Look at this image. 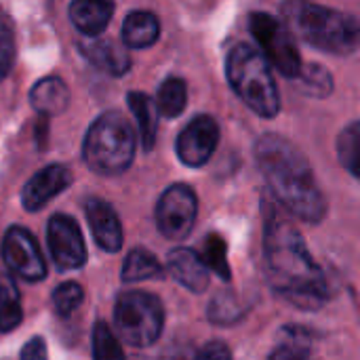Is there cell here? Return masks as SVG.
<instances>
[{"label": "cell", "instance_id": "cell-1", "mask_svg": "<svg viewBox=\"0 0 360 360\" xmlns=\"http://www.w3.org/2000/svg\"><path fill=\"white\" fill-rule=\"evenodd\" d=\"M264 251L270 285L281 300L300 310L323 308L329 300V283L300 230L274 205H266Z\"/></svg>", "mask_w": 360, "mask_h": 360}, {"label": "cell", "instance_id": "cell-2", "mask_svg": "<svg viewBox=\"0 0 360 360\" xmlns=\"http://www.w3.org/2000/svg\"><path fill=\"white\" fill-rule=\"evenodd\" d=\"M257 167L278 205L306 224H321L327 215V198L304 152L283 135L268 133L255 143Z\"/></svg>", "mask_w": 360, "mask_h": 360}, {"label": "cell", "instance_id": "cell-3", "mask_svg": "<svg viewBox=\"0 0 360 360\" xmlns=\"http://www.w3.org/2000/svg\"><path fill=\"white\" fill-rule=\"evenodd\" d=\"M281 11L289 32L319 51L352 55L360 46V21L350 13L300 0L283 4Z\"/></svg>", "mask_w": 360, "mask_h": 360}, {"label": "cell", "instance_id": "cell-4", "mask_svg": "<svg viewBox=\"0 0 360 360\" xmlns=\"http://www.w3.org/2000/svg\"><path fill=\"white\" fill-rule=\"evenodd\" d=\"M226 76L240 101L262 118L281 112V93L268 59L251 44H236L226 61Z\"/></svg>", "mask_w": 360, "mask_h": 360}, {"label": "cell", "instance_id": "cell-5", "mask_svg": "<svg viewBox=\"0 0 360 360\" xmlns=\"http://www.w3.org/2000/svg\"><path fill=\"white\" fill-rule=\"evenodd\" d=\"M86 167L105 177L124 173L135 158V131L120 112H103L89 127L82 143Z\"/></svg>", "mask_w": 360, "mask_h": 360}, {"label": "cell", "instance_id": "cell-6", "mask_svg": "<svg viewBox=\"0 0 360 360\" xmlns=\"http://www.w3.org/2000/svg\"><path fill=\"white\" fill-rule=\"evenodd\" d=\"M114 323L118 335L135 346H152L165 329V308L162 302L146 291H124L116 297Z\"/></svg>", "mask_w": 360, "mask_h": 360}, {"label": "cell", "instance_id": "cell-7", "mask_svg": "<svg viewBox=\"0 0 360 360\" xmlns=\"http://www.w3.org/2000/svg\"><path fill=\"white\" fill-rule=\"evenodd\" d=\"M249 30L262 46V55L268 59V63L272 61L285 78L302 76V55L293 42V34L283 21L268 13H253L249 19Z\"/></svg>", "mask_w": 360, "mask_h": 360}, {"label": "cell", "instance_id": "cell-8", "mask_svg": "<svg viewBox=\"0 0 360 360\" xmlns=\"http://www.w3.org/2000/svg\"><path fill=\"white\" fill-rule=\"evenodd\" d=\"M198 215V198L196 192L186 184H175L160 196L156 205V226L160 234L169 240L186 238Z\"/></svg>", "mask_w": 360, "mask_h": 360}, {"label": "cell", "instance_id": "cell-9", "mask_svg": "<svg viewBox=\"0 0 360 360\" xmlns=\"http://www.w3.org/2000/svg\"><path fill=\"white\" fill-rule=\"evenodd\" d=\"M2 259L6 268L27 283H40L46 278V262L30 230L13 226L2 238Z\"/></svg>", "mask_w": 360, "mask_h": 360}, {"label": "cell", "instance_id": "cell-10", "mask_svg": "<svg viewBox=\"0 0 360 360\" xmlns=\"http://www.w3.org/2000/svg\"><path fill=\"white\" fill-rule=\"evenodd\" d=\"M46 240H49L53 264L59 272H70L84 266L86 245L76 219L63 213L53 215L46 226Z\"/></svg>", "mask_w": 360, "mask_h": 360}, {"label": "cell", "instance_id": "cell-11", "mask_svg": "<svg viewBox=\"0 0 360 360\" xmlns=\"http://www.w3.org/2000/svg\"><path fill=\"white\" fill-rule=\"evenodd\" d=\"M219 143V124L213 116L200 114L192 118L179 133L175 150L184 165L198 169L207 165Z\"/></svg>", "mask_w": 360, "mask_h": 360}, {"label": "cell", "instance_id": "cell-12", "mask_svg": "<svg viewBox=\"0 0 360 360\" xmlns=\"http://www.w3.org/2000/svg\"><path fill=\"white\" fill-rule=\"evenodd\" d=\"M74 177L72 171L65 165H49L40 169L34 177L27 179V184L21 190V205L25 211H38L42 209L51 198L61 194L72 186Z\"/></svg>", "mask_w": 360, "mask_h": 360}, {"label": "cell", "instance_id": "cell-13", "mask_svg": "<svg viewBox=\"0 0 360 360\" xmlns=\"http://www.w3.org/2000/svg\"><path fill=\"white\" fill-rule=\"evenodd\" d=\"M84 213L99 249L105 253H118L122 249V226L114 207L101 198H89L84 202Z\"/></svg>", "mask_w": 360, "mask_h": 360}, {"label": "cell", "instance_id": "cell-14", "mask_svg": "<svg viewBox=\"0 0 360 360\" xmlns=\"http://www.w3.org/2000/svg\"><path fill=\"white\" fill-rule=\"evenodd\" d=\"M171 276L192 293H202L209 287V268L202 257L192 249H173L167 259Z\"/></svg>", "mask_w": 360, "mask_h": 360}, {"label": "cell", "instance_id": "cell-15", "mask_svg": "<svg viewBox=\"0 0 360 360\" xmlns=\"http://www.w3.org/2000/svg\"><path fill=\"white\" fill-rule=\"evenodd\" d=\"M82 55L101 72L112 74V76H122L131 68V57L124 51V46L116 44L114 40L101 38V40H89L80 42Z\"/></svg>", "mask_w": 360, "mask_h": 360}, {"label": "cell", "instance_id": "cell-16", "mask_svg": "<svg viewBox=\"0 0 360 360\" xmlns=\"http://www.w3.org/2000/svg\"><path fill=\"white\" fill-rule=\"evenodd\" d=\"M68 13L70 21L80 34L95 38L108 27L110 17L114 13V4L103 0H76L70 4Z\"/></svg>", "mask_w": 360, "mask_h": 360}, {"label": "cell", "instance_id": "cell-17", "mask_svg": "<svg viewBox=\"0 0 360 360\" xmlns=\"http://www.w3.org/2000/svg\"><path fill=\"white\" fill-rule=\"evenodd\" d=\"M30 103L40 116H46V118L61 114L70 103L68 84L57 76H49V78L38 80L34 84V89L30 91Z\"/></svg>", "mask_w": 360, "mask_h": 360}, {"label": "cell", "instance_id": "cell-18", "mask_svg": "<svg viewBox=\"0 0 360 360\" xmlns=\"http://www.w3.org/2000/svg\"><path fill=\"white\" fill-rule=\"evenodd\" d=\"M160 23L158 17L150 11L129 13L122 23V42L129 49H148L158 40Z\"/></svg>", "mask_w": 360, "mask_h": 360}, {"label": "cell", "instance_id": "cell-19", "mask_svg": "<svg viewBox=\"0 0 360 360\" xmlns=\"http://www.w3.org/2000/svg\"><path fill=\"white\" fill-rule=\"evenodd\" d=\"M127 103H129V110L133 112V116L137 118V127H139L143 150L152 152V148L156 143V129H158V108H156V101H152V97L141 93V91H131L127 95Z\"/></svg>", "mask_w": 360, "mask_h": 360}, {"label": "cell", "instance_id": "cell-20", "mask_svg": "<svg viewBox=\"0 0 360 360\" xmlns=\"http://www.w3.org/2000/svg\"><path fill=\"white\" fill-rule=\"evenodd\" d=\"M23 321L21 295L11 274H0V333H11Z\"/></svg>", "mask_w": 360, "mask_h": 360}, {"label": "cell", "instance_id": "cell-21", "mask_svg": "<svg viewBox=\"0 0 360 360\" xmlns=\"http://www.w3.org/2000/svg\"><path fill=\"white\" fill-rule=\"evenodd\" d=\"M165 270L158 259L146 249H133L122 264V281L124 283H141L152 278H162Z\"/></svg>", "mask_w": 360, "mask_h": 360}, {"label": "cell", "instance_id": "cell-22", "mask_svg": "<svg viewBox=\"0 0 360 360\" xmlns=\"http://www.w3.org/2000/svg\"><path fill=\"white\" fill-rule=\"evenodd\" d=\"M188 105V86L186 80L171 76L167 78L160 89H158V99H156V108L165 118H177Z\"/></svg>", "mask_w": 360, "mask_h": 360}, {"label": "cell", "instance_id": "cell-23", "mask_svg": "<svg viewBox=\"0 0 360 360\" xmlns=\"http://www.w3.org/2000/svg\"><path fill=\"white\" fill-rule=\"evenodd\" d=\"M338 158L348 173L360 179V122H350L338 137Z\"/></svg>", "mask_w": 360, "mask_h": 360}, {"label": "cell", "instance_id": "cell-24", "mask_svg": "<svg viewBox=\"0 0 360 360\" xmlns=\"http://www.w3.org/2000/svg\"><path fill=\"white\" fill-rule=\"evenodd\" d=\"M202 262L207 264L209 272L213 270L219 278L230 281V264H228V247L226 240L219 234H209L205 245H202Z\"/></svg>", "mask_w": 360, "mask_h": 360}, {"label": "cell", "instance_id": "cell-25", "mask_svg": "<svg viewBox=\"0 0 360 360\" xmlns=\"http://www.w3.org/2000/svg\"><path fill=\"white\" fill-rule=\"evenodd\" d=\"M93 360H124L118 338L103 321H97L93 327Z\"/></svg>", "mask_w": 360, "mask_h": 360}, {"label": "cell", "instance_id": "cell-26", "mask_svg": "<svg viewBox=\"0 0 360 360\" xmlns=\"http://www.w3.org/2000/svg\"><path fill=\"white\" fill-rule=\"evenodd\" d=\"M84 300V291L78 283H61L53 291V308L59 316H72Z\"/></svg>", "mask_w": 360, "mask_h": 360}, {"label": "cell", "instance_id": "cell-27", "mask_svg": "<svg viewBox=\"0 0 360 360\" xmlns=\"http://www.w3.org/2000/svg\"><path fill=\"white\" fill-rule=\"evenodd\" d=\"M268 360H316L312 346L308 342V338H302L293 331L291 338H285L281 342V346L274 348V352L270 354Z\"/></svg>", "mask_w": 360, "mask_h": 360}, {"label": "cell", "instance_id": "cell-28", "mask_svg": "<svg viewBox=\"0 0 360 360\" xmlns=\"http://www.w3.org/2000/svg\"><path fill=\"white\" fill-rule=\"evenodd\" d=\"M15 61V36L6 13L0 8V80L11 72Z\"/></svg>", "mask_w": 360, "mask_h": 360}, {"label": "cell", "instance_id": "cell-29", "mask_svg": "<svg viewBox=\"0 0 360 360\" xmlns=\"http://www.w3.org/2000/svg\"><path fill=\"white\" fill-rule=\"evenodd\" d=\"M304 84H308V93L310 95H327L331 93V84H333V78L329 72L323 70V65H312L310 70H304L302 76Z\"/></svg>", "mask_w": 360, "mask_h": 360}, {"label": "cell", "instance_id": "cell-30", "mask_svg": "<svg viewBox=\"0 0 360 360\" xmlns=\"http://www.w3.org/2000/svg\"><path fill=\"white\" fill-rule=\"evenodd\" d=\"M194 360H232V352L221 342H209L194 354Z\"/></svg>", "mask_w": 360, "mask_h": 360}, {"label": "cell", "instance_id": "cell-31", "mask_svg": "<svg viewBox=\"0 0 360 360\" xmlns=\"http://www.w3.org/2000/svg\"><path fill=\"white\" fill-rule=\"evenodd\" d=\"M19 360H49L46 354V344L42 338H32L23 348H21V356Z\"/></svg>", "mask_w": 360, "mask_h": 360}, {"label": "cell", "instance_id": "cell-32", "mask_svg": "<svg viewBox=\"0 0 360 360\" xmlns=\"http://www.w3.org/2000/svg\"><path fill=\"white\" fill-rule=\"evenodd\" d=\"M34 139H36V148L42 152L46 148V139H49V118L40 116L38 122L34 124Z\"/></svg>", "mask_w": 360, "mask_h": 360}, {"label": "cell", "instance_id": "cell-33", "mask_svg": "<svg viewBox=\"0 0 360 360\" xmlns=\"http://www.w3.org/2000/svg\"><path fill=\"white\" fill-rule=\"evenodd\" d=\"M160 360H194V354L188 346H173L171 350H167Z\"/></svg>", "mask_w": 360, "mask_h": 360}]
</instances>
